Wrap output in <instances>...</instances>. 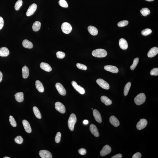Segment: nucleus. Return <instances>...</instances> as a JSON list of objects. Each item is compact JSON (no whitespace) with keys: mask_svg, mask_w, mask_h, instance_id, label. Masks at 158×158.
Segmentation results:
<instances>
[{"mask_svg":"<svg viewBox=\"0 0 158 158\" xmlns=\"http://www.w3.org/2000/svg\"><path fill=\"white\" fill-rule=\"evenodd\" d=\"M56 109L60 112L64 114L66 112V109L64 105L62 103L58 102L56 103L55 104Z\"/></svg>","mask_w":158,"mask_h":158,"instance_id":"0eeeda50","label":"nucleus"},{"mask_svg":"<svg viewBox=\"0 0 158 158\" xmlns=\"http://www.w3.org/2000/svg\"><path fill=\"white\" fill-rule=\"evenodd\" d=\"M101 100L106 106H108L112 104V101L108 98L105 96H102L101 97Z\"/></svg>","mask_w":158,"mask_h":158,"instance_id":"393cba45","label":"nucleus"},{"mask_svg":"<svg viewBox=\"0 0 158 158\" xmlns=\"http://www.w3.org/2000/svg\"><path fill=\"white\" fill-rule=\"evenodd\" d=\"M122 158V155L121 154H116L112 157L111 158Z\"/></svg>","mask_w":158,"mask_h":158,"instance_id":"49530a36","label":"nucleus"},{"mask_svg":"<svg viewBox=\"0 0 158 158\" xmlns=\"http://www.w3.org/2000/svg\"><path fill=\"white\" fill-rule=\"evenodd\" d=\"M131 84L130 82L127 83L124 87V95L125 96H126L128 95L129 91L130 86H131Z\"/></svg>","mask_w":158,"mask_h":158,"instance_id":"7c9ffc66","label":"nucleus"},{"mask_svg":"<svg viewBox=\"0 0 158 158\" xmlns=\"http://www.w3.org/2000/svg\"><path fill=\"white\" fill-rule=\"evenodd\" d=\"M88 29L89 33L92 36L97 35L98 34V31L95 27L92 26H89L88 27Z\"/></svg>","mask_w":158,"mask_h":158,"instance_id":"b1692460","label":"nucleus"},{"mask_svg":"<svg viewBox=\"0 0 158 158\" xmlns=\"http://www.w3.org/2000/svg\"><path fill=\"white\" fill-rule=\"evenodd\" d=\"M111 152V148L108 145H106L103 147L102 150L100 152V155L104 156L110 153Z\"/></svg>","mask_w":158,"mask_h":158,"instance_id":"9b49d317","label":"nucleus"},{"mask_svg":"<svg viewBox=\"0 0 158 158\" xmlns=\"http://www.w3.org/2000/svg\"><path fill=\"white\" fill-rule=\"evenodd\" d=\"M40 66L42 69L47 72H50L52 70V68L48 64L45 62L41 63Z\"/></svg>","mask_w":158,"mask_h":158,"instance_id":"aec40b11","label":"nucleus"},{"mask_svg":"<svg viewBox=\"0 0 158 158\" xmlns=\"http://www.w3.org/2000/svg\"><path fill=\"white\" fill-rule=\"evenodd\" d=\"M83 123L84 124L87 125L88 123V121L87 120H85L83 121Z\"/></svg>","mask_w":158,"mask_h":158,"instance_id":"09e8293b","label":"nucleus"},{"mask_svg":"<svg viewBox=\"0 0 158 158\" xmlns=\"http://www.w3.org/2000/svg\"><path fill=\"white\" fill-rule=\"evenodd\" d=\"M98 84L103 89L108 90L110 88V85L107 82L103 79L99 78L96 80Z\"/></svg>","mask_w":158,"mask_h":158,"instance_id":"39448f33","label":"nucleus"},{"mask_svg":"<svg viewBox=\"0 0 158 158\" xmlns=\"http://www.w3.org/2000/svg\"><path fill=\"white\" fill-rule=\"evenodd\" d=\"M148 122L147 120L144 118L140 119L136 125V128L137 129L140 130L143 129L147 126Z\"/></svg>","mask_w":158,"mask_h":158,"instance_id":"6e6552de","label":"nucleus"},{"mask_svg":"<svg viewBox=\"0 0 158 158\" xmlns=\"http://www.w3.org/2000/svg\"><path fill=\"white\" fill-rule=\"evenodd\" d=\"M128 20H124L118 22V27H123L128 25Z\"/></svg>","mask_w":158,"mask_h":158,"instance_id":"e433bc0d","label":"nucleus"},{"mask_svg":"<svg viewBox=\"0 0 158 158\" xmlns=\"http://www.w3.org/2000/svg\"><path fill=\"white\" fill-rule=\"evenodd\" d=\"M79 153L82 155H84L86 154V150L84 148H81L78 150Z\"/></svg>","mask_w":158,"mask_h":158,"instance_id":"37998d69","label":"nucleus"},{"mask_svg":"<svg viewBox=\"0 0 158 158\" xmlns=\"http://www.w3.org/2000/svg\"><path fill=\"white\" fill-rule=\"evenodd\" d=\"M92 110H93V109H92Z\"/></svg>","mask_w":158,"mask_h":158,"instance_id":"864d4df0","label":"nucleus"},{"mask_svg":"<svg viewBox=\"0 0 158 158\" xmlns=\"http://www.w3.org/2000/svg\"><path fill=\"white\" fill-rule=\"evenodd\" d=\"M93 114L94 118L96 121L100 123H101L102 122V118L99 112L97 110L94 109L93 111Z\"/></svg>","mask_w":158,"mask_h":158,"instance_id":"4468645a","label":"nucleus"},{"mask_svg":"<svg viewBox=\"0 0 158 158\" xmlns=\"http://www.w3.org/2000/svg\"><path fill=\"white\" fill-rule=\"evenodd\" d=\"M92 54L95 57L102 58L105 57L107 55V52L105 50L98 49L92 51Z\"/></svg>","mask_w":158,"mask_h":158,"instance_id":"f257e3e1","label":"nucleus"},{"mask_svg":"<svg viewBox=\"0 0 158 158\" xmlns=\"http://www.w3.org/2000/svg\"><path fill=\"white\" fill-rule=\"evenodd\" d=\"M36 88L39 92H44V88L43 85L40 81L37 80L35 83Z\"/></svg>","mask_w":158,"mask_h":158,"instance_id":"4be33fe9","label":"nucleus"},{"mask_svg":"<svg viewBox=\"0 0 158 158\" xmlns=\"http://www.w3.org/2000/svg\"><path fill=\"white\" fill-rule=\"evenodd\" d=\"M9 121L10 124L13 127L16 126L17 124L14 118L12 116H10Z\"/></svg>","mask_w":158,"mask_h":158,"instance_id":"f704fd0d","label":"nucleus"},{"mask_svg":"<svg viewBox=\"0 0 158 158\" xmlns=\"http://www.w3.org/2000/svg\"><path fill=\"white\" fill-rule=\"evenodd\" d=\"M22 45L24 47L28 49H32L33 47L32 43L26 39L23 41Z\"/></svg>","mask_w":158,"mask_h":158,"instance_id":"a878e982","label":"nucleus"},{"mask_svg":"<svg viewBox=\"0 0 158 158\" xmlns=\"http://www.w3.org/2000/svg\"><path fill=\"white\" fill-rule=\"evenodd\" d=\"M76 121V115L73 113L71 114L68 118V128L71 131H73L74 125Z\"/></svg>","mask_w":158,"mask_h":158,"instance_id":"f03ea898","label":"nucleus"},{"mask_svg":"<svg viewBox=\"0 0 158 158\" xmlns=\"http://www.w3.org/2000/svg\"><path fill=\"white\" fill-rule=\"evenodd\" d=\"M25 66H26V65H25Z\"/></svg>","mask_w":158,"mask_h":158,"instance_id":"603ef678","label":"nucleus"},{"mask_svg":"<svg viewBox=\"0 0 158 158\" xmlns=\"http://www.w3.org/2000/svg\"><path fill=\"white\" fill-rule=\"evenodd\" d=\"M61 133L59 132L56 134L55 137V142L57 143H59L61 140Z\"/></svg>","mask_w":158,"mask_h":158,"instance_id":"a19ab883","label":"nucleus"},{"mask_svg":"<svg viewBox=\"0 0 158 158\" xmlns=\"http://www.w3.org/2000/svg\"><path fill=\"white\" fill-rule=\"evenodd\" d=\"M150 74L152 75L157 76L158 75V68H156L152 70L150 72Z\"/></svg>","mask_w":158,"mask_h":158,"instance_id":"79ce46f5","label":"nucleus"},{"mask_svg":"<svg viewBox=\"0 0 158 158\" xmlns=\"http://www.w3.org/2000/svg\"><path fill=\"white\" fill-rule=\"evenodd\" d=\"M22 76L24 78H26L29 75L28 68L26 66H24L22 68Z\"/></svg>","mask_w":158,"mask_h":158,"instance_id":"bb28decb","label":"nucleus"},{"mask_svg":"<svg viewBox=\"0 0 158 158\" xmlns=\"http://www.w3.org/2000/svg\"><path fill=\"white\" fill-rule=\"evenodd\" d=\"M120 48L123 50H126L128 48V44L126 40L122 38L120 40L119 42Z\"/></svg>","mask_w":158,"mask_h":158,"instance_id":"a211bd4d","label":"nucleus"},{"mask_svg":"<svg viewBox=\"0 0 158 158\" xmlns=\"http://www.w3.org/2000/svg\"><path fill=\"white\" fill-rule=\"evenodd\" d=\"M59 4L62 7L68 8V3L65 0H60Z\"/></svg>","mask_w":158,"mask_h":158,"instance_id":"c9c22d12","label":"nucleus"},{"mask_svg":"<svg viewBox=\"0 0 158 158\" xmlns=\"http://www.w3.org/2000/svg\"><path fill=\"white\" fill-rule=\"evenodd\" d=\"M2 73L0 71V82L2 81Z\"/></svg>","mask_w":158,"mask_h":158,"instance_id":"de8ad7c7","label":"nucleus"},{"mask_svg":"<svg viewBox=\"0 0 158 158\" xmlns=\"http://www.w3.org/2000/svg\"><path fill=\"white\" fill-rule=\"evenodd\" d=\"M22 123H23V126L26 131L28 133H31L32 132V128L28 122L26 120H24L22 121Z\"/></svg>","mask_w":158,"mask_h":158,"instance_id":"f3484780","label":"nucleus"},{"mask_svg":"<svg viewBox=\"0 0 158 158\" xmlns=\"http://www.w3.org/2000/svg\"><path fill=\"white\" fill-rule=\"evenodd\" d=\"M15 99L18 102H21L24 100V95L23 92H17L15 95Z\"/></svg>","mask_w":158,"mask_h":158,"instance_id":"5701e85b","label":"nucleus"},{"mask_svg":"<svg viewBox=\"0 0 158 158\" xmlns=\"http://www.w3.org/2000/svg\"><path fill=\"white\" fill-rule=\"evenodd\" d=\"M37 8V5L35 3L31 5L27 10L26 13V16H30L33 15L35 12Z\"/></svg>","mask_w":158,"mask_h":158,"instance_id":"423d86ee","label":"nucleus"},{"mask_svg":"<svg viewBox=\"0 0 158 158\" xmlns=\"http://www.w3.org/2000/svg\"><path fill=\"white\" fill-rule=\"evenodd\" d=\"M90 130L91 133L94 136L96 137L99 136V133L98 130L95 125L92 124L90 125Z\"/></svg>","mask_w":158,"mask_h":158,"instance_id":"dca6fc26","label":"nucleus"},{"mask_svg":"<svg viewBox=\"0 0 158 158\" xmlns=\"http://www.w3.org/2000/svg\"><path fill=\"white\" fill-rule=\"evenodd\" d=\"M10 54V52L6 48L3 47L0 48V56L5 57L8 56Z\"/></svg>","mask_w":158,"mask_h":158,"instance_id":"412c9836","label":"nucleus"},{"mask_svg":"<svg viewBox=\"0 0 158 158\" xmlns=\"http://www.w3.org/2000/svg\"><path fill=\"white\" fill-rule=\"evenodd\" d=\"M146 96L145 94L143 93L138 94L134 99V102L137 105H140L145 102Z\"/></svg>","mask_w":158,"mask_h":158,"instance_id":"7ed1b4c3","label":"nucleus"},{"mask_svg":"<svg viewBox=\"0 0 158 158\" xmlns=\"http://www.w3.org/2000/svg\"><path fill=\"white\" fill-rule=\"evenodd\" d=\"M56 56L59 59H62L64 58L65 56L64 52L61 51H58L56 53Z\"/></svg>","mask_w":158,"mask_h":158,"instance_id":"58836bf2","label":"nucleus"},{"mask_svg":"<svg viewBox=\"0 0 158 158\" xmlns=\"http://www.w3.org/2000/svg\"><path fill=\"white\" fill-rule=\"evenodd\" d=\"M39 154L40 157L42 158H52V155L51 153L47 150H41L39 152Z\"/></svg>","mask_w":158,"mask_h":158,"instance_id":"f8f14e48","label":"nucleus"},{"mask_svg":"<svg viewBox=\"0 0 158 158\" xmlns=\"http://www.w3.org/2000/svg\"><path fill=\"white\" fill-rule=\"evenodd\" d=\"M105 70L106 71H109L111 72L114 73H118V70L117 68L115 66L112 65H106L104 68Z\"/></svg>","mask_w":158,"mask_h":158,"instance_id":"ddd939ff","label":"nucleus"},{"mask_svg":"<svg viewBox=\"0 0 158 158\" xmlns=\"http://www.w3.org/2000/svg\"><path fill=\"white\" fill-rule=\"evenodd\" d=\"M23 4V1L22 0H18L17 1L15 5L14 8L15 10L18 11L19 10Z\"/></svg>","mask_w":158,"mask_h":158,"instance_id":"473e14b6","label":"nucleus"},{"mask_svg":"<svg viewBox=\"0 0 158 158\" xmlns=\"http://www.w3.org/2000/svg\"><path fill=\"white\" fill-rule=\"evenodd\" d=\"M76 66L79 69L86 70H87V68L86 66L81 64L78 63L77 64Z\"/></svg>","mask_w":158,"mask_h":158,"instance_id":"ea45409f","label":"nucleus"},{"mask_svg":"<svg viewBox=\"0 0 158 158\" xmlns=\"http://www.w3.org/2000/svg\"><path fill=\"white\" fill-rule=\"evenodd\" d=\"M72 85L76 90L79 93L81 94H84L85 93V91L83 87L79 86L74 81H73L72 82Z\"/></svg>","mask_w":158,"mask_h":158,"instance_id":"1a4fd4ad","label":"nucleus"},{"mask_svg":"<svg viewBox=\"0 0 158 158\" xmlns=\"http://www.w3.org/2000/svg\"><path fill=\"white\" fill-rule=\"evenodd\" d=\"M62 30L64 33L68 34L70 33L72 30V27L70 24L68 22H65L62 25Z\"/></svg>","mask_w":158,"mask_h":158,"instance_id":"20e7f679","label":"nucleus"},{"mask_svg":"<svg viewBox=\"0 0 158 158\" xmlns=\"http://www.w3.org/2000/svg\"><path fill=\"white\" fill-rule=\"evenodd\" d=\"M56 86L58 92L62 96H64L66 95V91L62 85L59 83H56Z\"/></svg>","mask_w":158,"mask_h":158,"instance_id":"9d476101","label":"nucleus"},{"mask_svg":"<svg viewBox=\"0 0 158 158\" xmlns=\"http://www.w3.org/2000/svg\"><path fill=\"white\" fill-rule=\"evenodd\" d=\"M4 158H10L8 157H4Z\"/></svg>","mask_w":158,"mask_h":158,"instance_id":"3c124183","label":"nucleus"},{"mask_svg":"<svg viewBox=\"0 0 158 158\" xmlns=\"http://www.w3.org/2000/svg\"><path fill=\"white\" fill-rule=\"evenodd\" d=\"M33 110L36 117L39 119H41L42 118V115L38 108L36 106H34L33 108Z\"/></svg>","mask_w":158,"mask_h":158,"instance_id":"c85d7f7f","label":"nucleus"},{"mask_svg":"<svg viewBox=\"0 0 158 158\" xmlns=\"http://www.w3.org/2000/svg\"><path fill=\"white\" fill-rule=\"evenodd\" d=\"M142 157V154L140 153L137 152L134 154L132 158H140Z\"/></svg>","mask_w":158,"mask_h":158,"instance_id":"c03bdc74","label":"nucleus"},{"mask_svg":"<svg viewBox=\"0 0 158 158\" xmlns=\"http://www.w3.org/2000/svg\"><path fill=\"white\" fill-rule=\"evenodd\" d=\"M158 53V48L156 47H154L152 48L149 50L147 55L149 58H152L157 55Z\"/></svg>","mask_w":158,"mask_h":158,"instance_id":"2eb2a0df","label":"nucleus"},{"mask_svg":"<svg viewBox=\"0 0 158 158\" xmlns=\"http://www.w3.org/2000/svg\"><path fill=\"white\" fill-rule=\"evenodd\" d=\"M41 24L40 22L36 21L32 26V28L34 32H37L40 30Z\"/></svg>","mask_w":158,"mask_h":158,"instance_id":"cd10ccee","label":"nucleus"},{"mask_svg":"<svg viewBox=\"0 0 158 158\" xmlns=\"http://www.w3.org/2000/svg\"><path fill=\"white\" fill-rule=\"evenodd\" d=\"M152 31L150 29L146 28L142 31L141 32L142 35L144 36H147L150 35L152 33Z\"/></svg>","mask_w":158,"mask_h":158,"instance_id":"72a5a7b5","label":"nucleus"},{"mask_svg":"<svg viewBox=\"0 0 158 158\" xmlns=\"http://www.w3.org/2000/svg\"><path fill=\"white\" fill-rule=\"evenodd\" d=\"M139 62V58H135L134 60L133 63L130 66V69L132 70H133L136 68L137 64H138Z\"/></svg>","mask_w":158,"mask_h":158,"instance_id":"2f4dec72","label":"nucleus"},{"mask_svg":"<svg viewBox=\"0 0 158 158\" xmlns=\"http://www.w3.org/2000/svg\"><path fill=\"white\" fill-rule=\"evenodd\" d=\"M4 25V21L2 17L0 16V30L3 28Z\"/></svg>","mask_w":158,"mask_h":158,"instance_id":"a18cd8bd","label":"nucleus"},{"mask_svg":"<svg viewBox=\"0 0 158 158\" xmlns=\"http://www.w3.org/2000/svg\"><path fill=\"white\" fill-rule=\"evenodd\" d=\"M110 122L111 124L115 127H118L120 124V122L116 116H112L110 118Z\"/></svg>","mask_w":158,"mask_h":158,"instance_id":"6ab92c4d","label":"nucleus"},{"mask_svg":"<svg viewBox=\"0 0 158 158\" xmlns=\"http://www.w3.org/2000/svg\"><path fill=\"white\" fill-rule=\"evenodd\" d=\"M15 142L17 144H21L23 142V139L20 136H17L14 139Z\"/></svg>","mask_w":158,"mask_h":158,"instance_id":"4c0bfd02","label":"nucleus"},{"mask_svg":"<svg viewBox=\"0 0 158 158\" xmlns=\"http://www.w3.org/2000/svg\"><path fill=\"white\" fill-rule=\"evenodd\" d=\"M145 0L148 2H152L154 1V0Z\"/></svg>","mask_w":158,"mask_h":158,"instance_id":"8fccbe9b","label":"nucleus"},{"mask_svg":"<svg viewBox=\"0 0 158 158\" xmlns=\"http://www.w3.org/2000/svg\"><path fill=\"white\" fill-rule=\"evenodd\" d=\"M140 12L142 15L145 16L150 14V10L148 8H142V9L140 10Z\"/></svg>","mask_w":158,"mask_h":158,"instance_id":"c756f323","label":"nucleus"}]
</instances>
